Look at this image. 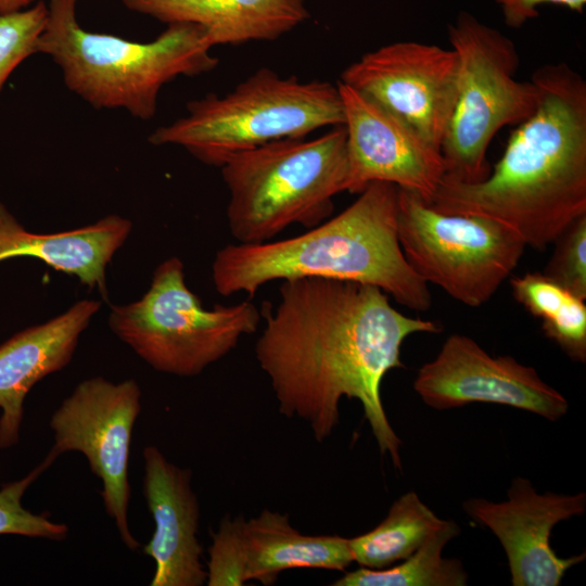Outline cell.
I'll return each instance as SVG.
<instances>
[{
    "label": "cell",
    "instance_id": "obj_10",
    "mask_svg": "<svg viewBox=\"0 0 586 586\" xmlns=\"http://www.w3.org/2000/svg\"><path fill=\"white\" fill-rule=\"evenodd\" d=\"M141 411V390L133 379L112 382L93 377L79 382L49 420L54 461L64 453L82 454L102 482L101 497L119 537L130 550L139 542L128 522L130 443Z\"/></svg>",
    "mask_w": 586,
    "mask_h": 586
},
{
    "label": "cell",
    "instance_id": "obj_20",
    "mask_svg": "<svg viewBox=\"0 0 586 586\" xmlns=\"http://www.w3.org/2000/svg\"><path fill=\"white\" fill-rule=\"evenodd\" d=\"M412 491L396 499L372 530L348 538L354 562L379 570L411 556L443 523Z\"/></svg>",
    "mask_w": 586,
    "mask_h": 586
},
{
    "label": "cell",
    "instance_id": "obj_9",
    "mask_svg": "<svg viewBox=\"0 0 586 586\" xmlns=\"http://www.w3.org/2000/svg\"><path fill=\"white\" fill-rule=\"evenodd\" d=\"M397 234L418 276L470 307L492 298L526 247L514 230L495 219L442 212L399 188Z\"/></svg>",
    "mask_w": 586,
    "mask_h": 586
},
{
    "label": "cell",
    "instance_id": "obj_6",
    "mask_svg": "<svg viewBox=\"0 0 586 586\" xmlns=\"http://www.w3.org/2000/svg\"><path fill=\"white\" fill-rule=\"evenodd\" d=\"M337 84L282 77L262 67L224 95L209 93L149 136L153 145H178L204 164L221 167L232 155L282 139L341 126Z\"/></svg>",
    "mask_w": 586,
    "mask_h": 586
},
{
    "label": "cell",
    "instance_id": "obj_24",
    "mask_svg": "<svg viewBox=\"0 0 586 586\" xmlns=\"http://www.w3.org/2000/svg\"><path fill=\"white\" fill-rule=\"evenodd\" d=\"M47 3L0 13V93L15 68L38 53L37 44L47 22Z\"/></svg>",
    "mask_w": 586,
    "mask_h": 586
},
{
    "label": "cell",
    "instance_id": "obj_27",
    "mask_svg": "<svg viewBox=\"0 0 586 586\" xmlns=\"http://www.w3.org/2000/svg\"><path fill=\"white\" fill-rule=\"evenodd\" d=\"M501 10L504 22L511 28H520L538 16V9L545 4L566 8L582 14L586 0H495Z\"/></svg>",
    "mask_w": 586,
    "mask_h": 586
},
{
    "label": "cell",
    "instance_id": "obj_16",
    "mask_svg": "<svg viewBox=\"0 0 586 586\" xmlns=\"http://www.w3.org/2000/svg\"><path fill=\"white\" fill-rule=\"evenodd\" d=\"M101 302L82 300L59 316L18 331L0 344V449L16 445L24 402L36 383L64 369Z\"/></svg>",
    "mask_w": 586,
    "mask_h": 586
},
{
    "label": "cell",
    "instance_id": "obj_13",
    "mask_svg": "<svg viewBox=\"0 0 586 586\" xmlns=\"http://www.w3.org/2000/svg\"><path fill=\"white\" fill-rule=\"evenodd\" d=\"M336 84L346 135L345 191L359 194L381 181L430 202L444 177L441 151L374 100L342 81Z\"/></svg>",
    "mask_w": 586,
    "mask_h": 586
},
{
    "label": "cell",
    "instance_id": "obj_1",
    "mask_svg": "<svg viewBox=\"0 0 586 586\" xmlns=\"http://www.w3.org/2000/svg\"><path fill=\"white\" fill-rule=\"evenodd\" d=\"M255 357L278 409L305 421L317 442L340 423L343 397L359 400L381 455L402 470V441L384 410L385 374L404 367L400 348L415 333H437L435 321L408 317L370 284L323 278L282 280L276 306L260 308Z\"/></svg>",
    "mask_w": 586,
    "mask_h": 586
},
{
    "label": "cell",
    "instance_id": "obj_19",
    "mask_svg": "<svg viewBox=\"0 0 586 586\" xmlns=\"http://www.w3.org/2000/svg\"><path fill=\"white\" fill-rule=\"evenodd\" d=\"M242 544L245 581L265 586L276 583L289 569L345 571L353 560L348 538L337 535H305L294 528L289 514L263 510L243 521Z\"/></svg>",
    "mask_w": 586,
    "mask_h": 586
},
{
    "label": "cell",
    "instance_id": "obj_12",
    "mask_svg": "<svg viewBox=\"0 0 586 586\" xmlns=\"http://www.w3.org/2000/svg\"><path fill=\"white\" fill-rule=\"evenodd\" d=\"M422 402L437 410L472 403L504 405L558 421L569 410L566 398L530 366L511 356L494 357L473 339L451 334L436 357L413 381Z\"/></svg>",
    "mask_w": 586,
    "mask_h": 586
},
{
    "label": "cell",
    "instance_id": "obj_22",
    "mask_svg": "<svg viewBox=\"0 0 586 586\" xmlns=\"http://www.w3.org/2000/svg\"><path fill=\"white\" fill-rule=\"evenodd\" d=\"M454 520L443 523L408 558L396 565L373 570L359 566L335 579L333 586H464L468 573L458 559L443 557L447 543L458 536Z\"/></svg>",
    "mask_w": 586,
    "mask_h": 586
},
{
    "label": "cell",
    "instance_id": "obj_26",
    "mask_svg": "<svg viewBox=\"0 0 586 586\" xmlns=\"http://www.w3.org/2000/svg\"><path fill=\"white\" fill-rule=\"evenodd\" d=\"M244 515H226L216 532L212 533L208 548L207 586H241L245 581V562L242 544Z\"/></svg>",
    "mask_w": 586,
    "mask_h": 586
},
{
    "label": "cell",
    "instance_id": "obj_25",
    "mask_svg": "<svg viewBox=\"0 0 586 586\" xmlns=\"http://www.w3.org/2000/svg\"><path fill=\"white\" fill-rule=\"evenodd\" d=\"M544 275L586 300V214L573 220L553 241Z\"/></svg>",
    "mask_w": 586,
    "mask_h": 586
},
{
    "label": "cell",
    "instance_id": "obj_18",
    "mask_svg": "<svg viewBox=\"0 0 586 586\" xmlns=\"http://www.w3.org/2000/svg\"><path fill=\"white\" fill-rule=\"evenodd\" d=\"M129 10L162 23L200 26L213 48L272 41L309 17L306 0H122Z\"/></svg>",
    "mask_w": 586,
    "mask_h": 586
},
{
    "label": "cell",
    "instance_id": "obj_5",
    "mask_svg": "<svg viewBox=\"0 0 586 586\" xmlns=\"http://www.w3.org/2000/svg\"><path fill=\"white\" fill-rule=\"evenodd\" d=\"M219 168L235 243L268 242L292 225L310 229L331 217L333 198L345 191V129L272 141L230 156Z\"/></svg>",
    "mask_w": 586,
    "mask_h": 586
},
{
    "label": "cell",
    "instance_id": "obj_17",
    "mask_svg": "<svg viewBox=\"0 0 586 586\" xmlns=\"http://www.w3.org/2000/svg\"><path fill=\"white\" fill-rule=\"evenodd\" d=\"M131 229L129 219L113 214L67 231L31 232L0 202V262L24 256L39 259L98 289L106 300V267Z\"/></svg>",
    "mask_w": 586,
    "mask_h": 586
},
{
    "label": "cell",
    "instance_id": "obj_23",
    "mask_svg": "<svg viewBox=\"0 0 586 586\" xmlns=\"http://www.w3.org/2000/svg\"><path fill=\"white\" fill-rule=\"evenodd\" d=\"M53 462L46 457L27 475L0 488V535L11 534L50 540H63L67 537L69 528L66 524L52 521L46 513L36 514L27 510L22 502L27 488Z\"/></svg>",
    "mask_w": 586,
    "mask_h": 586
},
{
    "label": "cell",
    "instance_id": "obj_8",
    "mask_svg": "<svg viewBox=\"0 0 586 586\" xmlns=\"http://www.w3.org/2000/svg\"><path fill=\"white\" fill-rule=\"evenodd\" d=\"M448 38L458 56V89L441 144L444 178L473 183L491 171L493 138L533 114L538 90L532 80L515 78L520 59L512 40L471 13L458 14Z\"/></svg>",
    "mask_w": 586,
    "mask_h": 586
},
{
    "label": "cell",
    "instance_id": "obj_21",
    "mask_svg": "<svg viewBox=\"0 0 586 586\" xmlns=\"http://www.w3.org/2000/svg\"><path fill=\"white\" fill-rule=\"evenodd\" d=\"M514 300L542 322L546 337L573 361H586V305L542 272L510 279Z\"/></svg>",
    "mask_w": 586,
    "mask_h": 586
},
{
    "label": "cell",
    "instance_id": "obj_2",
    "mask_svg": "<svg viewBox=\"0 0 586 586\" xmlns=\"http://www.w3.org/2000/svg\"><path fill=\"white\" fill-rule=\"evenodd\" d=\"M531 80L537 106L487 177L473 183L443 177L429 203L495 219L544 251L586 214V81L565 63L544 65Z\"/></svg>",
    "mask_w": 586,
    "mask_h": 586
},
{
    "label": "cell",
    "instance_id": "obj_28",
    "mask_svg": "<svg viewBox=\"0 0 586 586\" xmlns=\"http://www.w3.org/2000/svg\"><path fill=\"white\" fill-rule=\"evenodd\" d=\"M34 0H0V13H10L28 8Z\"/></svg>",
    "mask_w": 586,
    "mask_h": 586
},
{
    "label": "cell",
    "instance_id": "obj_14",
    "mask_svg": "<svg viewBox=\"0 0 586 586\" xmlns=\"http://www.w3.org/2000/svg\"><path fill=\"white\" fill-rule=\"evenodd\" d=\"M507 496L499 502L470 498L462 508L499 540L513 586L560 585L565 572L583 562L586 555L559 557L550 545V534L561 521L584 514L586 494H539L528 479L518 476L511 481Z\"/></svg>",
    "mask_w": 586,
    "mask_h": 586
},
{
    "label": "cell",
    "instance_id": "obj_3",
    "mask_svg": "<svg viewBox=\"0 0 586 586\" xmlns=\"http://www.w3.org/2000/svg\"><path fill=\"white\" fill-rule=\"evenodd\" d=\"M398 188L372 182L334 217L289 239L219 249L212 279L222 296L250 297L275 280L323 278L378 286L400 305L426 311L428 283L407 262L397 234Z\"/></svg>",
    "mask_w": 586,
    "mask_h": 586
},
{
    "label": "cell",
    "instance_id": "obj_15",
    "mask_svg": "<svg viewBox=\"0 0 586 586\" xmlns=\"http://www.w3.org/2000/svg\"><path fill=\"white\" fill-rule=\"evenodd\" d=\"M142 492L154 532L142 551L155 564L151 586H202L207 571L199 542L200 504L192 472L170 462L153 445L143 449Z\"/></svg>",
    "mask_w": 586,
    "mask_h": 586
},
{
    "label": "cell",
    "instance_id": "obj_11",
    "mask_svg": "<svg viewBox=\"0 0 586 586\" xmlns=\"http://www.w3.org/2000/svg\"><path fill=\"white\" fill-rule=\"evenodd\" d=\"M340 81L381 104L441 151L458 89V56L453 48L393 42L349 64Z\"/></svg>",
    "mask_w": 586,
    "mask_h": 586
},
{
    "label": "cell",
    "instance_id": "obj_4",
    "mask_svg": "<svg viewBox=\"0 0 586 586\" xmlns=\"http://www.w3.org/2000/svg\"><path fill=\"white\" fill-rule=\"evenodd\" d=\"M78 0H48L37 51L60 67L65 86L94 109L154 117L162 88L179 76L206 74L218 65L203 29L170 23L154 40L131 41L85 29Z\"/></svg>",
    "mask_w": 586,
    "mask_h": 586
},
{
    "label": "cell",
    "instance_id": "obj_7",
    "mask_svg": "<svg viewBox=\"0 0 586 586\" xmlns=\"http://www.w3.org/2000/svg\"><path fill=\"white\" fill-rule=\"evenodd\" d=\"M262 319L250 300L204 308L186 283L181 259L169 257L155 268L140 300L111 306L109 326L156 371L195 377L254 333Z\"/></svg>",
    "mask_w": 586,
    "mask_h": 586
}]
</instances>
